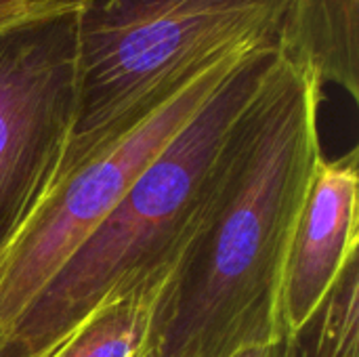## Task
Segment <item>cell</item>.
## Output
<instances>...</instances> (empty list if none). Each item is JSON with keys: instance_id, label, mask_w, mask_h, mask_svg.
<instances>
[{"instance_id": "cell-11", "label": "cell", "mask_w": 359, "mask_h": 357, "mask_svg": "<svg viewBox=\"0 0 359 357\" xmlns=\"http://www.w3.org/2000/svg\"><path fill=\"white\" fill-rule=\"evenodd\" d=\"M233 357H286V341H280V343L267 345V347H255V349L242 351Z\"/></svg>"}, {"instance_id": "cell-3", "label": "cell", "mask_w": 359, "mask_h": 357, "mask_svg": "<svg viewBox=\"0 0 359 357\" xmlns=\"http://www.w3.org/2000/svg\"><path fill=\"white\" fill-rule=\"evenodd\" d=\"M288 0H82L76 149L238 50L271 44Z\"/></svg>"}, {"instance_id": "cell-8", "label": "cell", "mask_w": 359, "mask_h": 357, "mask_svg": "<svg viewBox=\"0 0 359 357\" xmlns=\"http://www.w3.org/2000/svg\"><path fill=\"white\" fill-rule=\"evenodd\" d=\"M168 280L103 301L38 357H149L156 309Z\"/></svg>"}, {"instance_id": "cell-7", "label": "cell", "mask_w": 359, "mask_h": 357, "mask_svg": "<svg viewBox=\"0 0 359 357\" xmlns=\"http://www.w3.org/2000/svg\"><path fill=\"white\" fill-rule=\"evenodd\" d=\"M276 48L322 86L359 99V0H288Z\"/></svg>"}, {"instance_id": "cell-6", "label": "cell", "mask_w": 359, "mask_h": 357, "mask_svg": "<svg viewBox=\"0 0 359 357\" xmlns=\"http://www.w3.org/2000/svg\"><path fill=\"white\" fill-rule=\"evenodd\" d=\"M359 149L318 162L294 225L284 284L282 337H294L359 255Z\"/></svg>"}, {"instance_id": "cell-10", "label": "cell", "mask_w": 359, "mask_h": 357, "mask_svg": "<svg viewBox=\"0 0 359 357\" xmlns=\"http://www.w3.org/2000/svg\"><path fill=\"white\" fill-rule=\"evenodd\" d=\"M82 0H0V34L32 19L80 6Z\"/></svg>"}, {"instance_id": "cell-2", "label": "cell", "mask_w": 359, "mask_h": 357, "mask_svg": "<svg viewBox=\"0 0 359 357\" xmlns=\"http://www.w3.org/2000/svg\"><path fill=\"white\" fill-rule=\"evenodd\" d=\"M248 50L17 322L0 357H38L103 301L164 282L198 231L233 124L276 59Z\"/></svg>"}, {"instance_id": "cell-1", "label": "cell", "mask_w": 359, "mask_h": 357, "mask_svg": "<svg viewBox=\"0 0 359 357\" xmlns=\"http://www.w3.org/2000/svg\"><path fill=\"white\" fill-rule=\"evenodd\" d=\"M320 80L280 53L242 107L208 210L156 309L149 357H233L284 341L286 259L320 145Z\"/></svg>"}, {"instance_id": "cell-9", "label": "cell", "mask_w": 359, "mask_h": 357, "mask_svg": "<svg viewBox=\"0 0 359 357\" xmlns=\"http://www.w3.org/2000/svg\"><path fill=\"white\" fill-rule=\"evenodd\" d=\"M286 357H359V255L345 265L316 316L286 339Z\"/></svg>"}, {"instance_id": "cell-5", "label": "cell", "mask_w": 359, "mask_h": 357, "mask_svg": "<svg viewBox=\"0 0 359 357\" xmlns=\"http://www.w3.org/2000/svg\"><path fill=\"white\" fill-rule=\"evenodd\" d=\"M78 8L0 34V255L50 187L72 137Z\"/></svg>"}, {"instance_id": "cell-4", "label": "cell", "mask_w": 359, "mask_h": 357, "mask_svg": "<svg viewBox=\"0 0 359 357\" xmlns=\"http://www.w3.org/2000/svg\"><path fill=\"white\" fill-rule=\"evenodd\" d=\"M252 48L219 59L151 107L63 154L50 187L0 255V356L44 286Z\"/></svg>"}]
</instances>
